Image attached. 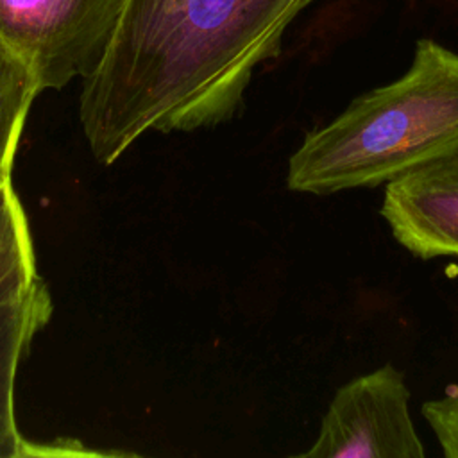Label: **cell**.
<instances>
[{"instance_id":"1","label":"cell","mask_w":458,"mask_h":458,"mask_svg":"<svg viewBox=\"0 0 458 458\" xmlns=\"http://www.w3.org/2000/svg\"><path fill=\"white\" fill-rule=\"evenodd\" d=\"M313 0H123L79 118L93 156L114 163L148 131H193L233 116L252 72L279 54Z\"/></svg>"},{"instance_id":"2","label":"cell","mask_w":458,"mask_h":458,"mask_svg":"<svg viewBox=\"0 0 458 458\" xmlns=\"http://www.w3.org/2000/svg\"><path fill=\"white\" fill-rule=\"evenodd\" d=\"M458 152V54L429 38L408 70L308 131L288 159L286 186L333 195L377 188Z\"/></svg>"},{"instance_id":"3","label":"cell","mask_w":458,"mask_h":458,"mask_svg":"<svg viewBox=\"0 0 458 458\" xmlns=\"http://www.w3.org/2000/svg\"><path fill=\"white\" fill-rule=\"evenodd\" d=\"M123 0H0V39L39 89L86 79L100 63Z\"/></svg>"},{"instance_id":"4","label":"cell","mask_w":458,"mask_h":458,"mask_svg":"<svg viewBox=\"0 0 458 458\" xmlns=\"http://www.w3.org/2000/svg\"><path fill=\"white\" fill-rule=\"evenodd\" d=\"M404 372L385 363L342 385L302 458H424Z\"/></svg>"},{"instance_id":"5","label":"cell","mask_w":458,"mask_h":458,"mask_svg":"<svg viewBox=\"0 0 458 458\" xmlns=\"http://www.w3.org/2000/svg\"><path fill=\"white\" fill-rule=\"evenodd\" d=\"M379 215L415 258H458V152L385 184Z\"/></svg>"},{"instance_id":"6","label":"cell","mask_w":458,"mask_h":458,"mask_svg":"<svg viewBox=\"0 0 458 458\" xmlns=\"http://www.w3.org/2000/svg\"><path fill=\"white\" fill-rule=\"evenodd\" d=\"M52 301L39 279L23 297L0 308V458L30 456L14 422V377L34 335L48 322Z\"/></svg>"},{"instance_id":"7","label":"cell","mask_w":458,"mask_h":458,"mask_svg":"<svg viewBox=\"0 0 458 458\" xmlns=\"http://www.w3.org/2000/svg\"><path fill=\"white\" fill-rule=\"evenodd\" d=\"M38 281L27 216L5 179L0 182V308L27 295Z\"/></svg>"},{"instance_id":"8","label":"cell","mask_w":458,"mask_h":458,"mask_svg":"<svg viewBox=\"0 0 458 458\" xmlns=\"http://www.w3.org/2000/svg\"><path fill=\"white\" fill-rule=\"evenodd\" d=\"M39 91L29 66L0 39V182L11 179L27 113Z\"/></svg>"}]
</instances>
